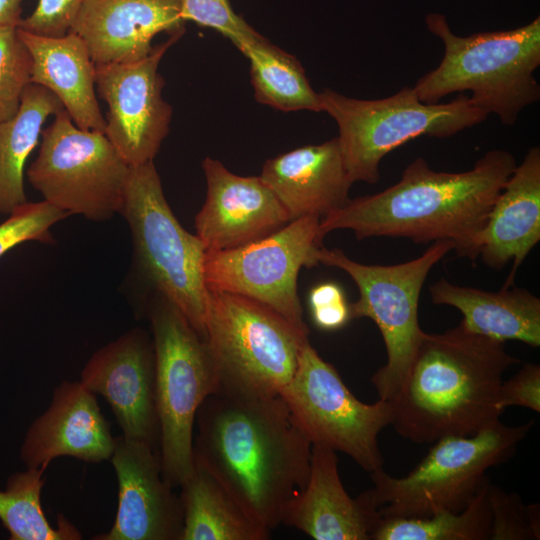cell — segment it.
<instances>
[{
	"label": "cell",
	"mask_w": 540,
	"mask_h": 540,
	"mask_svg": "<svg viewBox=\"0 0 540 540\" xmlns=\"http://www.w3.org/2000/svg\"><path fill=\"white\" fill-rule=\"evenodd\" d=\"M194 430V461L268 530L282 524L287 504L308 482L312 444L281 395L217 391L200 405Z\"/></svg>",
	"instance_id": "6da1fadb"
},
{
	"label": "cell",
	"mask_w": 540,
	"mask_h": 540,
	"mask_svg": "<svg viewBox=\"0 0 540 540\" xmlns=\"http://www.w3.org/2000/svg\"><path fill=\"white\" fill-rule=\"evenodd\" d=\"M516 165L514 156L503 149L486 152L472 169L463 172L435 171L418 157L394 185L350 199L320 218L319 234L324 238L332 231L348 229L358 240L449 241L458 257L475 261L478 236Z\"/></svg>",
	"instance_id": "7a4b0ae2"
},
{
	"label": "cell",
	"mask_w": 540,
	"mask_h": 540,
	"mask_svg": "<svg viewBox=\"0 0 540 540\" xmlns=\"http://www.w3.org/2000/svg\"><path fill=\"white\" fill-rule=\"evenodd\" d=\"M519 362L505 342L476 334L462 321L443 333L424 331L390 400V425L417 444L473 435L499 420L502 376Z\"/></svg>",
	"instance_id": "3957f363"
},
{
	"label": "cell",
	"mask_w": 540,
	"mask_h": 540,
	"mask_svg": "<svg viewBox=\"0 0 540 540\" xmlns=\"http://www.w3.org/2000/svg\"><path fill=\"white\" fill-rule=\"evenodd\" d=\"M427 29L444 44L440 64L413 86L419 99L439 103L454 92L470 91L471 101L502 124L512 126L540 98L534 72L540 65V17L509 30L453 33L445 15L425 16Z\"/></svg>",
	"instance_id": "277c9868"
},
{
	"label": "cell",
	"mask_w": 540,
	"mask_h": 540,
	"mask_svg": "<svg viewBox=\"0 0 540 540\" xmlns=\"http://www.w3.org/2000/svg\"><path fill=\"white\" fill-rule=\"evenodd\" d=\"M533 425L509 426L499 419L473 435L438 439L404 477L382 468L371 472L369 490L381 518L461 512L489 482L487 471L510 460Z\"/></svg>",
	"instance_id": "5b68a950"
},
{
	"label": "cell",
	"mask_w": 540,
	"mask_h": 540,
	"mask_svg": "<svg viewBox=\"0 0 540 540\" xmlns=\"http://www.w3.org/2000/svg\"><path fill=\"white\" fill-rule=\"evenodd\" d=\"M208 290L204 339L225 393L280 395L291 381L309 330L247 297Z\"/></svg>",
	"instance_id": "8992f818"
},
{
	"label": "cell",
	"mask_w": 540,
	"mask_h": 540,
	"mask_svg": "<svg viewBox=\"0 0 540 540\" xmlns=\"http://www.w3.org/2000/svg\"><path fill=\"white\" fill-rule=\"evenodd\" d=\"M319 96L322 111L338 125L337 138L352 183H377L381 160L408 141L420 136L448 138L489 115L466 94L450 102L428 104L409 86L375 100L347 97L329 88Z\"/></svg>",
	"instance_id": "52a82bcc"
},
{
	"label": "cell",
	"mask_w": 540,
	"mask_h": 540,
	"mask_svg": "<svg viewBox=\"0 0 540 540\" xmlns=\"http://www.w3.org/2000/svg\"><path fill=\"white\" fill-rule=\"evenodd\" d=\"M147 315L156 357L161 469L175 488L193 470L196 413L219 390V380L206 341L174 303L154 292Z\"/></svg>",
	"instance_id": "ba28073f"
},
{
	"label": "cell",
	"mask_w": 540,
	"mask_h": 540,
	"mask_svg": "<svg viewBox=\"0 0 540 540\" xmlns=\"http://www.w3.org/2000/svg\"><path fill=\"white\" fill-rule=\"evenodd\" d=\"M119 213L129 225L141 274L155 292L178 307L204 339L206 248L176 219L153 161L130 166Z\"/></svg>",
	"instance_id": "9c48e42d"
},
{
	"label": "cell",
	"mask_w": 540,
	"mask_h": 540,
	"mask_svg": "<svg viewBox=\"0 0 540 540\" xmlns=\"http://www.w3.org/2000/svg\"><path fill=\"white\" fill-rule=\"evenodd\" d=\"M454 246L433 242L419 257L395 265H367L349 258L341 249L321 246L318 262L346 272L359 298L350 304L351 317L369 318L382 335L387 362L372 376L379 399L390 401L400 388L424 331L418 321L419 297L432 267Z\"/></svg>",
	"instance_id": "30bf717a"
},
{
	"label": "cell",
	"mask_w": 540,
	"mask_h": 540,
	"mask_svg": "<svg viewBox=\"0 0 540 540\" xmlns=\"http://www.w3.org/2000/svg\"><path fill=\"white\" fill-rule=\"evenodd\" d=\"M41 136L27 177L45 201L93 221L120 212L130 166L104 133L80 129L62 108Z\"/></svg>",
	"instance_id": "8fae6325"
},
{
	"label": "cell",
	"mask_w": 540,
	"mask_h": 540,
	"mask_svg": "<svg viewBox=\"0 0 540 540\" xmlns=\"http://www.w3.org/2000/svg\"><path fill=\"white\" fill-rule=\"evenodd\" d=\"M280 395L312 445L345 453L369 473L383 467L378 436L391 424L390 401L357 399L310 341Z\"/></svg>",
	"instance_id": "7c38bea8"
},
{
	"label": "cell",
	"mask_w": 540,
	"mask_h": 540,
	"mask_svg": "<svg viewBox=\"0 0 540 540\" xmlns=\"http://www.w3.org/2000/svg\"><path fill=\"white\" fill-rule=\"evenodd\" d=\"M320 217L291 220L283 228L241 247L206 251L204 281L207 289L255 300L302 329L309 330L297 292L299 271L319 264L323 238Z\"/></svg>",
	"instance_id": "4fadbf2b"
},
{
	"label": "cell",
	"mask_w": 540,
	"mask_h": 540,
	"mask_svg": "<svg viewBox=\"0 0 540 540\" xmlns=\"http://www.w3.org/2000/svg\"><path fill=\"white\" fill-rule=\"evenodd\" d=\"M183 33L170 35L143 59L95 65V87L109 110L104 134L129 166L153 161L168 134L172 107L162 97L158 66Z\"/></svg>",
	"instance_id": "5bb4252c"
},
{
	"label": "cell",
	"mask_w": 540,
	"mask_h": 540,
	"mask_svg": "<svg viewBox=\"0 0 540 540\" xmlns=\"http://www.w3.org/2000/svg\"><path fill=\"white\" fill-rule=\"evenodd\" d=\"M80 382L109 404L126 440L159 452L156 357L147 331L132 328L98 349L83 367Z\"/></svg>",
	"instance_id": "9a60e30c"
},
{
	"label": "cell",
	"mask_w": 540,
	"mask_h": 540,
	"mask_svg": "<svg viewBox=\"0 0 540 540\" xmlns=\"http://www.w3.org/2000/svg\"><path fill=\"white\" fill-rule=\"evenodd\" d=\"M111 463L118 507L110 530L94 540H181L180 496L162 475L160 454L145 443L115 438Z\"/></svg>",
	"instance_id": "2e32d148"
},
{
	"label": "cell",
	"mask_w": 540,
	"mask_h": 540,
	"mask_svg": "<svg viewBox=\"0 0 540 540\" xmlns=\"http://www.w3.org/2000/svg\"><path fill=\"white\" fill-rule=\"evenodd\" d=\"M207 191L195 217L196 235L206 251L241 247L283 228L291 219L260 176H239L220 161L202 162Z\"/></svg>",
	"instance_id": "e0dca14e"
},
{
	"label": "cell",
	"mask_w": 540,
	"mask_h": 540,
	"mask_svg": "<svg viewBox=\"0 0 540 540\" xmlns=\"http://www.w3.org/2000/svg\"><path fill=\"white\" fill-rule=\"evenodd\" d=\"M115 446L110 423L94 393L82 383L63 381L53 391L48 408L29 426L20 448L27 468H47L58 457L86 463L111 458Z\"/></svg>",
	"instance_id": "ac0fdd59"
},
{
	"label": "cell",
	"mask_w": 540,
	"mask_h": 540,
	"mask_svg": "<svg viewBox=\"0 0 540 540\" xmlns=\"http://www.w3.org/2000/svg\"><path fill=\"white\" fill-rule=\"evenodd\" d=\"M181 0H84L70 31L85 42L94 65L143 59L153 38L184 31Z\"/></svg>",
	"instance_id": "d6986e66"
},
{
	"label": "cell",
	"mask_w": 540,
	"mask_h": 540,
	"mask_svg": "<svg viewBox=\"0 0 540 540\" xmlns=\"http://www.w3.org/2000/svg\"><path fill=\"white\" fill-rule=\"evenodd\" d=\"M380 519L370 490L356 498L346 492L336 452L312 445L308 482L287 504L282 524L315 540H371Z\"/></svg>",
	"instance_id": "ffe728a7"
},
{
	"label": "cell",
	"mask_w": 540,
	"mask_h": 540,
	"mask_svg": "<svg viewBox=\"0 0 540 540\" xmlns=\"http://www.w3.org/2000/svg\"><path fill=\"white\" fill-rule=\"evenodd\" d=\"M540 240V148L516 165L494 202L477 239L478 256L494 270L512 262L503 287L514 285L518 268Z\"/></svg>",
	"instance_id": "44dd1931"
},
{
	"label": "cell",
	"mask_w": 540,
	"mask_h": 540,
	"mask_svg": "<svg viewBox=\"0 0 540 540\" xmlns=\"http://www.w3.org/2000/svg\"><path fill=\"white\" fill-rule=\"evenodd\" d=\"M260 178L291 220L309 215L325 217L351 199L349 190L353 183L348 178L337 137L268 159Z\"/></svg>",
	"instance_id": "7402d4cb"
},
{
	"label": "cell",
	"mask_w": 540,
	"mask_h": 540,
	"mask_svg": "<svg viewBox=\"0 0 540 540\" xmlns=\"http://www.w3.org/2000/svg\"><path fill=\"white\" fill-rule=\"evenodd\" d=\"M17 33L32 57L31 82L51 91L77 127L104 133L106 120L96 97L95 65L83 39L71 31L48 37L18 26Z\"/></svg>",
	"instance_id": "603a6c76"
},
{
	"label": "cell",
	"mask_w": 540,
	"mask_h": 540,
	"mask_svg": "<svg viewBox=\"0 0 540 540\" xmlns=\"http://www.w3.org/2000/svg\"><path fill=\"white\" fill-rule=\"evenodd\" d=\"M429 292L433 304L458 309L462 322L476 334L540 346V299L526 289L513 285L491 292L441 278Z\"/></svg>",
	"instance_id": "cb8c5ba5"
},
{
	"label": "cell",
	"mask_w": 540,
	"mask_h": 540,
	"mask_svg": "<svg viewBox=\"0 0 540 540\" xmlns=\"http://www.w3.org/2000/svg\"><path fill=\"white\" fill-rule=\"evenodd\" d=\"M181 540H265L270 530L255 520L205 467L194 461L180 485Z\"/></svg>",
	"instance_id": "d4e9b609"
},
{
	"label": "cell",
	"mask_w": 540,
	"mask_h": 540,
	"mask_svg": "<svg viewBox=\"0 0 540 540\" xmlns=\"http://www.w3.org/2000/svg\"><path fill=\"white\" fill-rule=\"evenodd\" d=\"M62 108L51 91L30 83L17 114L0 122V214L9 215L27 202L23 179L26 160L38 143L46 119Z\"/></svg>",
	"instance_id": "484cf974"
},
{
	"label": "cell",
	"mask_w": 540,
	"mask_h": 540,
	"mask_svg": "<svg viewBox=\"0 0 540 540\" xmlns=\"http://www.w3.org/2000/svg\"><path fill=\"white\" fill-rule=\"evenodd\" d=\"M250 62L256 100L289 112H320L319 93L311 87L300 62L257 31L234 44Z\"/></svg>",
	"instance_id": "4316f807"
},
{
	"label": "cell",
	"mask_w": 540,
	"mask_h": 540,
	"mask_svg": "<svg viewBox=\"0 0 540 540\" xmlns=\"http://www.w3.org/2000/svg\"><path fill=\"white\" fill-rule=\"evenodd\" d=\"M45 468H27L9 476L0 490V521L11 540H79V530L62 514L52 526L41 504Z\"/></svg>",
	"instance_id": "83f0119b"
},
{
	"label": "cell",
	"mask_w": 540,
	"mask_h": 540,
	"mask_svg": "<svg viewBox=\"0 0 540 540\" xmlns=\"http://www.w3.org/2000/svg\"><path fill=\"white\" fill-rule=\"evenodd\" d=\"M489 483L461 512H443L422 518H381L371 540H489Z\"/></svg>",
	"instance_id": "f1b7e54d"
},
{
	"label": "cell",
	"mask_w": 540,
	"mask_h": 540,
	"mask_svg": "<svg viewBox=\"0 0 540 540\" xmlns=\"http://www.w3.org/2000/svg\"><path fill=\"white\" fill-rule=\"evenodd\" d=\"M32 64L17 26L0 27V122L17 114L23 92L32 83Z\"/></svg>",
	"instance_id": "f546056e"
},
{
	"label": "cell",
	"mask_w": 540,
	"mask_h": 540,
	"mask_svg": "<svg viewBox=\"0 0 540 540\" xmlns=\"http://www.w3.org/2000/svg\"><path fill=\"white\" fill-rule=\"evenodd\" d=\"M67 216L66 212L45 200L17 206L0 224V257L26 241L52 243L50 228Z\"/></svg>",
	"instance_id": "4dcf8cb0"
},
{
	"label": "cell",
	"mask_w": 540,
	"mask_h": 540,
	"mask_svg": "<svg viewBox=\"0 0 540 540\" xmlns=\"http://www.w3.org/2000/svg\"><path fill=\"white\" fill-rule=\"evenodd\" d=\"M487 497L491 511L489 540L540 539L531 524L528 506L518 494L489 483Z\"/></svg>",
	"instance_id": "1f68e13d"
},
{
	"label": "cell",
	"mask_w": 540,
	"mask_h": 540,
	"mask_svg": "<svg viewBox=\"0 0 540 540\" xmlns=\"http://www.w3.org/2000/svg\"><path fill=\"white\" fill-rule=\"evenodd\" d=\"M180 15L183 21L220 32L233 44L256 32L233 11L228 0H181Z\"/></svg>",
	"instance_id": "d6a6232c"
},
{
	"label": "cell",
	"mask_w": 540,
	"mask_h": 540,
	"mask_svg": "<svg viewBox=\"0 0 540 540\" xmlns=\"http://www.w3.org/2000/svg\"><path fill=\"white\" fill-rule=\"evenodd\" d=\"M84 0H39L36 9L21 19L18 27L33 34L61 37L66 35Z\"/></svg>",
	"instance_id": "836d02e7"
},
{
	"label": "cell",
	"mask_w": 540,
	"mask_h": 540,
	"mask_svg": "<svg viewBox=\"0 0 540 540\" xmlns=\"http://www.w3.org/2000/svg\"><path fill=\"white\" fill-rule=\"evenodd\" d=\"M308 303L315 326L324 331L343 328L351 319L350 304L343 289L334 282H325L313 287Z\"/></svg>",
	"instance_id": "e575fe53"
},
{
	"label": "cell",
	"mask_w": 540,
	"mask_h": 540,
	"mask_svg": "<svg viewBox=\"0 0 540 540\" xmlns=\"http://www.w3.org/2000/svg\"><path fill=\"white\" fill-rule=\"evenodd\" d=\"M510 406H520L540 411V366L528 363L516 374L502 381L499 392V407L502 411Z\"/></svg>",
	"instance_id": "d590c367"
},
{
	"label": "cell",
	"mask_w": 540,
	"mask_h": 540,
	"mask_svg": "<svg viewBox=\"0 0 540 540\" xmlns=\"http://www.w3.org/2000/svg\"><path fill=\"white\" fill-rule=\"evenodd\" d=\"M23 0H0V27L6 25L18 26L21 18Z\"/></svg>",
	"instance_id": "8d00e7d4"
}]
</instances>
